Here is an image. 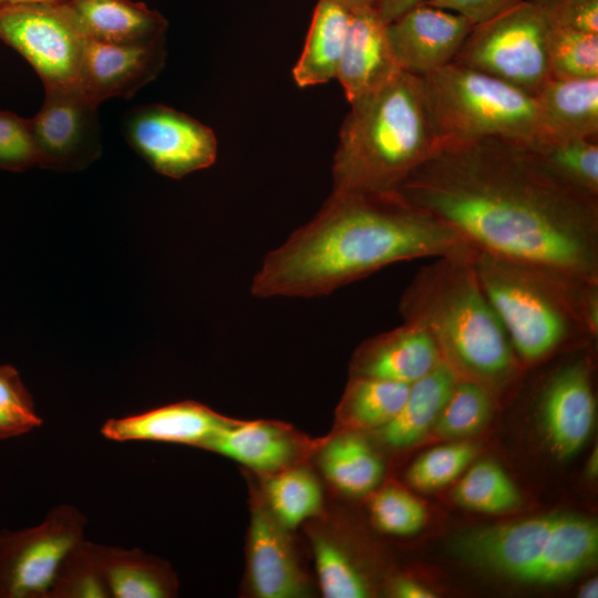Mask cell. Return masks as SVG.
I'll return each mask as SVG.
<instances>
[{"label":"cell","instance_id":"19","mask_svg":"<svg viewBox=\"0 0 598 598\" xmlns=\"http://www.w3.org/2000/svg\"><path fill=\"white\" fill-rule=\"evenodd\" d=\"M401 71L377 8L351 11L337 74L349 103L383 86Z\"/></svg>","mask_w":598,"mask_h":598},{"label":"cell","instance_id":"21","mask_svg":"<svg viewBox=\"0 0 598 598\" xmlns=\"http://www.w3.org/2000/svg\"><path fill=\"white\" fill-rule=\"evenodd\" d=\"M89 39L145 43L165 38L167 20L143 2L132 0H68Z\"/></svg>","mask_w":598,"mask_h":598},{"label":"cell","instance_id":"2","mask_svg":"<svg viewBox=\"0 0 598 598\" xmlns=\"http://www.w3.org/2000/svg\"><path fill=\"white\" fill-rule=\"evenodd\" d=\"M471 248L398 192L332 190L309 223L265 257L251 292L259 298L324 296L396 262Z\"/></svg>","mask_w":598,"mask_h":598},{"label":"cell","instance_id":"27","mask_svg":"<svg viewBox=\"0 0 598 598\" xmlns=\"http://www.w3.org/2000/svg\"><path fill=\"white\" fill-rule=\"evenodd\" d=\"M259 493L270 513L286 528L293 530L318 516L323 494L316 474L305 463L265 476Z\"/></svg>","mask_w":598,"mask_h":598},{"label":"cell","instance_id":"11","mask_svg":"<svg viewBox=\"0 0 598 598\" xmlns=\"http://www.w3.org/2000/svg\"><path fill=\"white\" fill-rule=\"evenodd\" d=\"M99 104L76 86L45 89L40 111L30 120L39 167L80 171L102 151Z\"/></svg>","mask_w":598,"mask_h":598},{"label":"cell","instance_id":"45","mask_svg":"<svg viewBox=\"0 0 598 598\" xmlns=\"http://www.w3.org/2000/svg\"><path fill=\"white\" fill-rule=\"evenodd\" d=\"M588 472L591 477L596 476L597 473V451L592 454V457L589 460L588 463Z\"/></svg>","mask_w":598,"mask_h":598},{"label":"cell","instance_id":"30","mask_svg":"<svg viewBox=\"0 0 598 598\" xmlns=\"http://www.w3.org/2000/svg\"><path fill=\"white\" fill-rule=\"evenodd\" d=\"M453 499L462 507L483 514L516 509L522 494L504 468L492 460L471 465L456 483Z\"/></svg>","mask_w":598,"mask_h":598},{"label":"cell","instance_id":"22","mask_svg":"<svg viewBox=\"0 0 598 598\" xmlns=\"http://www.w3.org/2000/svg\"><path fill=\"white\" fill-rule=\"evenodd\" d=\"M442 360L429 374L411 384L399 412L377 430L388 447L402 450L420 442L430 431L458 380Z\"/></svg>","mask_w":598,"mask_h":598},{"label":"cell","instance_id":"18","mask_svg":"<svg viewBox=\"0 0 598 598\" xmlns=\"http://www.w3.org/2000/svg\"><path fill=\"white\" fill-rule=\"evenodd\" d=\"M442 360L431 334L415 323L403 321L392 330L367 339L355 349L350 362V378L412 384Z\"/></svg>","mask_w":598,"mask_h":598},{"label":"cell","instance_id":"44","mask_svg":"<svg viewBox=\"0 0 598 598\" xmlns=\"http://www.w3.org/2000/svg\"><path fill=\"white\" fill-rule=\"evenodd\" d=\"M47 1H54V0H0V10L4 8H9V7L20 6V4L47 2Z\"/></svg>","mask_w":598,"mask_h":598},{"label":"cell","instance_id":"20","mask_svg":"<svg viewBox=\"0 0 598 598\" xmlns=\"http://www.w3.org/2000/svg\"><path fill=\"white\" fill-rule=\"evenodd\" d=\"M235 420L204 404L184 401L142 414L110 420L102 432L115 441H156L204 447Z\"/></svg>","mask_w":598,"mask_h":598},{"label":"cell","instance_id":"43","mask_svg":"<svg viewBox=\"0 0 598 598\" xmlns=\"http://www.w3.org/2000/svg\"><path fill=\"white\" fill-rule=\"evenodd\" d=\"M579 597L581 598H597L598 597L597 578L588 580L580 587Z\"/></svg>","mask_w":598,"mask_h":598},{"label":"cell","instance_id":"42","mask_svg":"<svg viewBox=\"0 0 598 598\" xmlns=\"http://www.w3.org/2000/svg\"><path fill=\"white\" fill-rule=\"evenodd\" d=\"M337 2L350 11L363 8H377L379 0H330Z\"/></svg>","mask_w":598,"mask_h":598},{"label":"cell","instance_id":"14","mask_svg":"<svg viewBox=\"0 0 598 598\" xmlns=\"http://www.w3.org/2000/svg\"><path fill=\"white\" fill-rule=\"evenodd\" d=\"M76 540L75 525L60 520L0 534V597L47 594Z\"/></svg>","mask_w":598,"mask_h":598},{"label":"cell","instance_id":"9","mask_svg":"<svg viewBox=\"0 0 598 598\" xmlns=\"http://www.w3.org/2000/svg\"><path fill=\"white\" fill-rule=\"evenodd\" d=\"M0 40L35 70L44 87H74L87 35L68 0L0 10Z\"/></svg>","mask_w":598,"mask_h":598},{"label":"cell","instance_id":"10","mask_svg":"<svg viewBox=\"0 0 598 598\" xmlns=\"http://www.w3.org/2000/svg\"><path fill=\"white\" fill-rule=\"evenodd\" d=\"M123 134L154 171L171 178L207 168L217 157V140L210 127L162 104L130 110L123 118Z\"/></svg>","mask_w":598,"mask_h":598},{"label":"cell","instance_id":"8","mask_svg":"<svg viewBox=\"0 0 598 598\" xmlns=\"http://www.w3.org/2000/svg\"><path fill=\"white\" fill-rule=\"evenodd\" d=\"M557 0H522L473 27L453 63L501 79L536 95L551 78L549 39Z\"/></svg>","mask_w":598,"mask_h":598},{"label":"cell","instance_id":"40","mask_svg":"<svg viewBox=\"0 0 598 598\" xmlns=\"http://www.w3.org/2000/svg\"><path fill=\"white\" fill-rule=\"evenodd\" d=\"M390 592L398 598H433L435 594L416 580L396 577L390 585Z\"/></svg>","mask_w":598,"mask_h":598},{"label":"cell","instance_id":"3","mask_svg":"<svg viewBox=\"0 0 598 598\" xmlns=\"http://www.w3.org/2000/svg\"><path fill=\"white\" fill-rule=\"evenodd\" d=\"M472 250L434 258L420 268L400 298L399 312L403 321L431 334L460 379L499 395L524 369L478 282Z\"/></svg>","mask_w":598,"mask_h":598},{"label":"cell","instance_id":"13","mask_svg":"<svg viewBox=\"0 0 598 598\" xmlns=\"http://www.w3.org/2000/svg\"><path fill=\"white\" fill-rule=\"evenodd\" d=\"M246 542V585L256 598H302L312 592L310 579L286 528L260 494L251 497Z\"/></svg>","mask_w":598,"mask_h":598},{"label":"cell","instance_id":"24","mask_svg":"<svg viewBox=\"0 0 598 598\" xmlns=\"http://www.w3.org/2000/svg\"><path fill=\"white\" fill-rule=\"evenodd\" d=\"M316 453L327 481L346 495H367L382 480V460L361 432H337L327 436Z\"/></svg>","mask_w":598,"mask_h":598},{"label":"cell","instance_id":"17","mask_svg":"<svg viewBox=\"0 0 598 598\" xmlns=\"http://www.w3.org/2000/svg\"><path fill=\"white\" fill-rule=\"evenodd\" d=\"M321 442L279 421L235 420L203 448L231 458L265 477L302 464Z\"/></svg>","mask_w":598,"mask_h":598},{"label":"cell","instance_id":"23","mask_svg":"<svg viewBox=\"0 0 598 598\" xmlns=\"http://www.w3.org/2000/svg\"><path fill=\"white\" fill-rule=\"evenodd\" d=\"M535 97L548 136H598V78H550Z\"/></svg>","mask_w":598,"mask_h":598},{"label":"cell","instance_id":"25","mask_svg":"<svg viewBox=\"0 0 598 598\" xmlns=\"http://www.w3.org/2000/svg\"><path fill=\"white\" fill-rule=\"evenodd\" d=\"M350 17L351 11L343 6L319 0L302 53L292 70L298 86L322 84L337 78Z\"/></svg>","mask_w":598,"mask_h":598},{"label":"cell","instance_id":"5","mask_svg":"<svg viewBox=\"0 0 598 598\" xmlns=\"http://www.w3.org/2000/svg\"><path fill=\"white\" fill-rule=\"evenodd\" d=\"M350 105L333 156V190L396 192L442 146L422 76L401 71Z\"/></svg>","mask_w":598,"mask_h":598},{"label":"cell","instance_id":"1","mask_svg":"<svg viewBox=\"0 0 598 598\" xmlns=\"http://www.w3.org/2000/svg\"><path fill=\"white\" fill-rule=\"evenodd\" d=\"M471 247L598 280V197L499 137L443 145L396 190Z\"/></svg>","mask_w":598,"mask_h":598},{"label":"cell","instance_id":"39","mask_svg":"<svg viewBox=\"0 0 598 598\" xmlns=\"http://www.w3.org/2000/svg\"><path fill=\"white\" fill-rule=\"evenodd\" d=\"M520 1L522 0H429L425 3L456 12L476 25L506 12Z\"/></svg>","mask_w":598,"mask_h":598},{"label":"cell","instance_id":"33","mask_svg":"<svg viewBox=\"0 0 598 598\" xmlns=\"http://www.w3.org/2000/svg\"><path fill=\"white\" fill-rule=\"evenodd\" d=\"M548 54L551 78H598V33L554 28Z\"/></svg>","mask_w":598,"mask_h":598},{"label":"cell","instance_id":"12","mask_svg":"<svg viewBox=\"0 0 598 598\" xmlns=\"http://www.w3.org/2000/svg\"><path fill=\"white\" fill-rule=\"evenodd\" d=\"M592 344L578 349L576 357L556 367L537 395V410L546 441L559 458L576 454L594 427V368L587 353Z\"/></svg>","mask_w":598,"mask_h":598},{"label":"cell","instance_id":"31","mask_svg":"<svg viewBox=\"0 0 598 598\" xmlns=\"http://www.w3.org/2000/svg\"><path fill=\"white\" fill-rule=\"evenodd\" d=\"M497 394L486 385L458 379L432 431L442 440H465L481 431L493 415Z\"/></svg>","mask_w":598,"mask_h":598},{"label":"cell","instance_id":"7","mask_svg":"<svg viewBox=\"0 0 598 598\" xmlns=\"http://www.w3.org/2000/svg\"><path fill=\"white\" fill-rule=\"evenodd\" d=\"M422 79L442 146L487 137L532 146L548 136L535 95L501 79L453 62Z\"/></svg>","mask_w":598,"mask_h":598},{"label":"cell","instance_id":"29","mask_svg":"<svg viewBox=\"0 0 598 598\" xmlns=\"http://www.w3.org/2000/svg\"><path fill=\"white\" fill-rule=\"evenodd\" d=\"M318 585L327 598H365L370 586L352 556L327 527L316 526L310 534Z\"/></svg>","mask_w":598,"mask_h":598},{"label":"cell","instance_id":"6","mask_svg":"<svg viewBox=\"0 0 598 598\" xmlns=\"http://www.w3.org/2000/svg\"><path fill=\"white\" fill-rule=\"evenodd\" d=\"M472 563L534 585L568 581L598 557L597 523L570 513H549L470 532L458 544Z\"/></svg>","mask_w":598,"mask_h":598},{"label":"cell","instance_id":"35","mask_svg":"<svg viewBox=\"0 0 598 598\" xmlns=\"http://www.w3.org/2000/svg\"><path fill=\"white\" fill-rule=\"evenodd\" d=\"M107 586L117 598H164L173 592V582L154 565L135 560L110 564L104 573Z\"/></svg>","mask_w":598,"mask_h":598},{"label":"cell","instance_id":"41","mask_svg":"<svg viewBox=\"0 0 598 598\" xmlns=\"http://www.w3.org/2000/svg\"><path fill=\"white\" fill-rule=\"evenodd\" d=\"M429 0H379L377 4L381 20L388 24L409 9Z\"/></svg>","mask_w":598,"mask_h":598},{"label":"cell","instance_id":"36","mask_svg":"<svg viewBox=\"0 0 598 598\" xmlns=\"http://www.w3.org/2000/svg\"><path fill=\"white\" fill-rule=\"evenodd\" d=\"M41 424L17 370L0 364V440L24 434Z\"/></svg>","mask_w":598,"mask_h":598},{"label":"cell","instance_id":"32","mask_svg":"<svg viewBox=\"0 0 598 598\" xmlns=\"http://www.w3.org/2000/svg\"><path fill=\"white\" fill-rule=\"evenodd\" d=\"M476 454L477 446L464 440L432 447L409 466L406 482L421 492L436 491L464 473Z\"/></svg>","mask_w":598,"mask_h":598},{"label":"cell","instance_id":"37","mask_svg":"<svg viewBox=\"0 0 598 598\" xmlns=\"http://www.w3.org/2000/svg\"><path fill=\"white\" fill-rule=\"evenodd\" d=\"M39 166L30 120L0 110V169L22 172Z\"/></svg>","mask_w":598,"mask_h":598},{"label":"cell","instance_id":"16","mask_svg":"<svg viewBox=\"0 0 598 598\" xmlns=\"http://www.w3.org/2000/svg\"><path fill=\"white\" fill-rule=\"evenodd\" d=\"M166 61L165 38L131 44L87 40L76 87L96 104L132 97L152 82Z\"/></svg>","mask_w":598,"mask_h":598},{"label":"cell","instance_id":"26","mask_svg":"<svg viewBox=\"0 0 598 598\" xmlns=\"http://www.w3.org/2000/svg\"><path fill=\"white\" fill-rule=\"evenodd\" d=\"M410 386L375 378H350L336 410L337 432L379 430L399 412Z\"/></svg>","mask_w":598,"mask_h":598},{"label":"cell","instance_id":"4","mask_svg":"<svg viewBox=\"0 0 598 598\" xmlns=\"http://www.w3.org/2000/svg\"><path fill=\"white\" fill-rule=\"evenodd\" d=\"M471 262L523 369L598 337V280L473 248Z\"/></svg>","mask_w":598,"mask_h":598},{"label":"cell","instance_id":"38","mask_svg":"<svg viewBox=\"0 0 598 598\" xmlns=\"http://www.w3.org/2000/svg\"><path fill=\"white\" fill-rule=\"evenodd\" d=\"M551 22L557 29L598 33V0H557Z\"/></svg>","mask_w":598,"mask_h":598},{"label":"cell","instance_id":"34","mask_svg":"<svg viewBox=\"0 0 598 598\" xmlns=\"http://www.w3.org/2000/svg\"><path fill=\"white\" fill-rule=\"evenodd\" d=\"M369 508L375 527L393 536L419 533L427 518L423 504L411 493L395 485H388L375 491Z\"/></svg>","mask_w":598,"mask_h":598},{"label":"cell","instance_id":"28","mask_svg":"<svg viewBox=\"0 0 598 598\" xmlns=\"http://www.w3.org/2000/svg\"><path fill=\"white\" fill-rule=\"evenodd\" d=\"M527 147L560 181L598 197V136H546Z\"/></svg>","mask_w":598,"mask_h":598},{"label":"cell","instance_id":"15","mask_svg":"<svg viewBox=\"0 0 598 598\" xmlns=\"http://www.w3.org/2000/svg\"><path fill=\"white\" fill-rule=\"evenodd\" d=\"M473 27L456 12L421 3L388 23L386 33L400 69L424 76L454 60Z\"/></svg>","mask_w":598,"mask_h":598}]
</instances>
